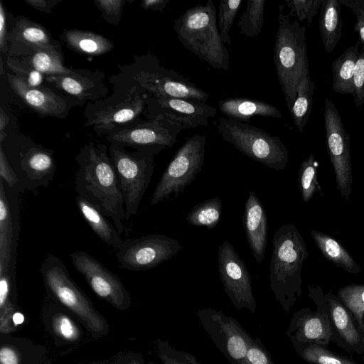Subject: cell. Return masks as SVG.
Here are the masks:
<instances>
[{"label": "cell", "mask_w": 364, "mask_h": 364, "mask_svg": "<svg viewBox=\"0 0 364 364\" xmlns=\"http://www.w3.org/2000/svg\"><path fill=\"white\" fill-rule=\"evenodd\" d=\"M78 168L75 176L77 196L95 205L120 233L126 220L124 199L116 171L105 146L92 144L85 146L76 156Z\"/></svg>", "instance_id": "6da1fadb"}, {"label": "cell", "mask_w": 364, "mask_h": 364, "mask_svg": "<svg viewBox=\"0 0 364 364\" xmlns=\"http://www.w3.org/2000/svg\"><path fill=\"white\" fill-rule=\"evenodd\" d=\"M309 252L296 227L284 224L272 238L269 286L276 301L288 314L302 294L301 269Z\"/></svg>", "instance_id": "7a4b0ae2"}, {"label": "cell", "mask_w": 364, "mask_h": 364, "mask_svg": "<svg viewBox=\"0 0 364 364\" xmlns=\"http://www.w3.org/2000/svg\"><path fill=\"white\" fill-rule=\"evenodd\" d=\"M283 13L279 6L278 28L274 45V63L287 108L291 112L299 84L310 76L306 28Z\"/></svg>", "instance_id": "3957f363"}, {"label": "cell", "mask_w": 364, "mask_h": 364, "mask_svg": "<svg viewBox=\"0 0 364 364\" xmlns=\"http://www.w3.org/2000/svg\"><path fill=\"white\" fill-rule=\"evenodd\" d=\"M213 0L187 9L174 22L173 28L183 46L213 68L228 70L230 55L222 42Z\"/></svg>", "instance_id": "277c9868"}, {"label": "cell", "mask_w": 364, "mask_h": 364, "mask_svg": "<svg viewBox=\"0 0 364 364\" xmlns=\"http://www.w3.org/2000/svg\"><path fill=\"white\" fill-rule=\"evenodd\" d=\"M217 128L225 141L252 160L276 171L286 168L289 151L278 136L249 123L223 117L218 120Z\"/></svg>", "instance_id": "5b68a950"}, {"label": "cell", "mask_w": 364, "mask_h": 364, "mask_svg": "<svg viewBox=\"0 0 364 364\" xmlns=\"http://www.w3.org/2000/svg\"><path fill=\"white\" fill-rule=\"evenodd\" d=\"M40 273L48 293L79 317L90 331L101 333L105 330V320L72 279L64 262L58 257L48 255L41 264Z\"/></svg>", "instance_id": "8992f818"}, {"label": "cell", "mask_w": 364, "mask_h": 364, "mask_svg": "<svg viewBox=\"0 0 364 364\" xmlns=\"http://www.w3.org/2000/svg\"><path fill=\"white\" fill-rule=\"evenodd\" d=\"M206 136L195 134L187 139L176 151L164 170L152 194L150 203L156 205L176 198L196 179L202 171Z\"/></svg>", "instance_id": "52a82bcc"}, {"label": "cell", "mask_w": 364, "mask_h": 364, "mask_svg": "<svg viewBox=\"0 0 364 364\" xmlns=\"http://www.w3.org/2000/svg\"><path fill=\"white\" fill-rule=\"evenodd\" d=\"M155 154L146 150L129 153L121 146H111L110 157L123 196L127 220L137 214L151 180Z\"/></svg>", "instance_id": "ba28073f"}, {"label": "cell", "mask_w": 364, "mask_h": 364, "mask_svg": "<svg viewBox=\"0 0 364 364\" xmlns=\"http://www.w3.org/2000/svg\"><path fill=\"white\" fill-rule=\"evenodd\" d=\"M196 315L213 344L230 364H249L250 334L237 319L212 308L199 309Z\"/></svg>", "instance_id": "9c48e42d"}, {"label": "cell", "mask_w": 364, "mask_h": 364, "mask_svg": "<svg viewBox=\"0 0 364 364\" xmlns=\"http://www.w3.org/2000/svg\"><path fill=\"white\" fill-rule=\"evenodd\" d=\"M182 249L181 243L164 234H151L123 240L116 254L119 266L145 271L169 260Z\"/></svg>", "instance_id": "30bf717a"}, {"label": "cell", "mask_w": 364, "mask_h": 364, "mask_svg": "<svg viewBox=\"0 0 364 364\" xmlns=\"http://www.w3.org/2000/svg\"><path fill=\"white\" fill-rule=\"evenodd\" d=\"M309 297L316 310L304 307L291 316L286 335L291 343H314L327 347L333 341V331L326 294L319 286H309Z\"/></svg>", "instance_id": "8fae6325"}, {"label": "cell", "mask_w": 364, "mask_h": 364, "mask_svg": "<svg viewBox=\"0 0 364 364\" xmlns=\"http://www.w3.org/2000/svg\"><path fill=\"white\" fill-rule=\"evenodd\" d=\"M323 118L327 151L334 170L337 188L348 202L353 184L350 134L346 132L336 106L328 97L325 100Z\"/></svg>", "instance_id": "7c38bea8"}, {"label": "cell", "mask_w": 364, "mask_h": 364, "mask_svg": "<svg viewBox=\"0 0 364 364\" xmlns=\"http://www.w3.org/2000/svg\"><path fill=\"white\" fill-rule=\"evenodd\" d=\"M218 266L224 290L234 306L255 313L256 301L248 269L227 240L218 246Z\"/></svg>", "instance_id": "4fadbf2b"}, {"label": "cell", "mask_w": 364, "mask_h": 364, "mask_svg": "<svg viewBox=\"0 0 364 364\" xmlns=\"http://www.w3.org/2000/svg\"><path fill=\"white\" fill-rule=\"evenodd\" d=\"M73 267L99 297L119 310L131 304L129 293L120 278L87 252L77 250L70 254Z\"/></svg>", "instance_id": "5bb4252c"}, {"label": "cell", "mask_w": 364, "mask_h": 364, "mask_svg": "<svg viewBox=\"0 0 364 364\" xmlns=\"http://www.w3.org/2000/svg\"><path fill=\"white\" fill-rule=\"evenodd\" d=\"M185 129L161 116H157L149 122L113 134L109 140L115 146H130L138 150L158 154L167 147L173 146L177 141L178 134Z\"/></svg>", "instance_id": "9a60e30c"}, {"label": "cell", "mask_w": 364, "mask_h": 364, "mask_svg": "<svg viewBox=\"0 0 364 364\" xmlns=\"http://www.w3.org/2000/svg\"><path fill=\"white\" fill-rule=\"evenodd\" d=\"M145 90L153 95L193 100L207 102L209 95L198 87L188 78L160 65L156 58H152L147 68L138 77Z\"/></svg>", "instance_id": "2e32d148"}, {"label": "cell", "mask_w": 364, "mask_h": 364, "mask_svg": "<svg viewBox=\"0 0 364 364\" xmlns=\"http://www.w3.org/2000/svg\"><path fill=\"white\" fill-rule=\"evenodd\" d=\"M18 188H10L0 178V275L8 273L15 281L18 241Z\"/></svg>", "instance_id": "e0dca14e"}, {"label": "cell", "mask_w": 364, "mask_h": 364, "mask_svg": "<svg viewBox=\"0 0 364 364\" xmlns=\"http://www.w3.org/2000/svg\"><path fill=\"white\" fill-rule=\"evenodd\" d=\"M148 102L152 118L161 116L186 129L206 127L217 114L214 107L193 100L153 95Z\"/></svg>", "instance_id": "ac0fdd59"}, {"label": "cell", "mask_w": 364, "mask_h": 364, "mask_svg": "<svg viewBox=\"0 0 364 364\" xmlns=\"http://www.w3.org/2000/svg\"><path fill=\"white\" fill-rule=\"evenodd\" d=\"M18 178L19 190L35 191L47 188L56 171L53 152L40 147L31 146L21 150L16 162L10 164Z\"/></svg>", "instance_id": "d6986e66"}, {"label": "cell", "mask_w": 364, "mask_h": 364, "mask_svg": "<svg viewBox=\"0 0 364 364\" xmlns=\"http://www.w3.org/2000/svg\"><path fill=\"white\" fill-rule=\"evenodd\" d=\"M331 321L333 341L343 349L357 354L364 353V340L354 323L350 312L339 298L331 292L326 294Z\"/></svg>", "instance_id": "ffe728a7"}, {"label": "cell", "mask_w": 364, "mask_h": 364, "mask_svg": "<svg viewBox=\"0 0 364 364\" xmlns=\"http://www.w3.org/2000/svg\"><path fill=\"white\" fill-rule=\"evenodd\" d=\"M242 223L252 255L258 264L264 259L267 244V217L258 197L250 190L245 204Z\"/></svg>", "instance_id": "44dd1931"}, {"label": "cell", "mask_w": 364, "mask_h": 364, "mask_svg": "<svg viewBox=\"0 0 364 364\" xmlns=\"http://www.w3.org/2000/svg\"><path fill=\"white\" fill-rule=\"evenodd\" d=\"M7 79L16 94L38 113L57 116L64 112L66 103L51 90L31 87L20 77L11 74H7Z\"/></svg>", "instance_id": "7402d4cb"}, {"label": "cell", "mask_w": 364, "mask_h": 364, "mask_svg": "<svg viewBox=\"0 0 364 364\" xmlns=\"http://www.w3.org/2000/svg\"><path fill=\"white\" fill-rule=\"evenodd\" d=\"M219 110L228 119L249 123L254 116L281 119L282 113L274 106L261 100L234 97L218 102Z\"/></svg>", "instance_id": "603a6c76"}, {"label": "cell", "mask_w": 364, "mask_h": 364, "mask_svg": "<svg viewBox=\"0 0 364 364\" xmlns=\"http://www.w3.org/2000/svg\"><path fill=\"white\" fill-rule=\"evenodd\" d=\"M75 202L80 215L97 236L107 245L118 250L123 240L108 218L95 205L80 196L75 198Z\"/></svg>", "instance_id": "cb8c5ba5"}, {"label": "cell", "mask_w": 364, "mask_h": 364, "mask_svg": "<svg viewBox=\"0 0 364 364\" xmlns=\"http://www.w3.org/2000/svg\"><path fill=\"white\" fill-rule=\"evenodd\" d=\"M360 41L346 49L333 61L332 89L336 93L351 94L354 96L353 75L359 55Z\"/></svg>", "instance_id": "d4e9b609"}, {"label": "cell", "mask_w": 364, "mask_h": 364, "mask_svg": "<svg viewBox=\"0 0 364 364\" xmlns=\"http://www.w3.org/2000/svg\"><path fill=\"white\" fill-rule=\"evenodd\" d=\"M318 26L325 50L331 53L342 36L343 21L338 0H323Z\"/></svg>", "instance_id": "484cf974"}, {"label": "cell", "mask_w": 364, "mask_h": 364, "mask_svg": "<svg viewBox=\"0 0 364 364\" xmlns=\"http://www.w3.org/2000/svg\"><path fill=\"white\" fill-rule=\"evenodd\" d=\"M311 236L323 256L333 264L352 274L361 272L359 264L344 247L331 235L313 230L311 231Z\"/></svg>", "instance_id": "4316f807"}, {"label": "cell", "mask_w": 364, "mask_h": 364, "mask_svg": "<svg viewBox=\"0 0 364 364\" xmlns=\"http://www.w3.org/2000/svg\"><path fill=\"white\" fill-rule=\"evenodd\" d=\"M146 99L145 95L136 93L124 102L96 114L90 124L102 127L132 120L144 110Z\"/></svg>", "instance_id": "83f0119b"}, {"label": "cell", "mask_w": 364, "mask_h": 364, "mask_svg": "<svg viewBox=\"0 0 364 364\" xmlns=\"http://www.w3.org/2000/svg\"><path fill=\"white\" fill-rule=\"evenodd\" d=\"M64 40L73 50L81 53L99 55L109 52L113 44L104 36L80 30H68L63 34Z\"/></svg>", "instance_id": "f1b7e54d"}, {"label": "cell", "mask_w": 364, "mask_h": 364, "mask_svg": "<svg viewBox=\"0 0 364 364\" xmlns=\"http://www.w3.org/2000/svg\"><path fill=\"white\" fill-rule=\"evenodd\" d=\"M315 89V83L310 76L305 77L298 85L296 97L290 113L300 132H303L311 113Z\"/></svg>", "instance_id": "f546056e"}, {"label": "cell", "mask_w": 364, "mask_h": 364, "mask_svg": "<svg viewBox=\"0 0 364 364\" xmlns=\"http://www.w3.org/2000/svg\"><path fill=\"white\" fill-rule=\"evenodd\" d=\"M222 207V200L219 197L207 199L193 206L186 220L191 225L212 230L220 220Z\"/></svg>", "instance_id": "4dcf8cb0"}, {"label": "cell", "mask_w": 364, "mask_h": 364, "mask_svg": "<svg viewBox=\"0 0 364 364\" xmlns=\"http://www.w3.org/2000/svg\"><path fill=\"white\" fill-rule=\"evenodd\" d=\"M296 354L310 364H358L352 359L338 355L326 346L314 343H291Z\"/></svg>", "instance_id": "1f68e13d"}, {"label": "cell", "mask_w": 364, "mask_h": 364, "mask_svg": "<svg viewBox=\"0 0 364 364\" xmlns=\"http://www.w3.org/2000/svg\"><path fill=\"white\" fill-rule=\"evenodd\" d=\"M29 64L31 68L50 76L70 74L72 71L63 65L61 55L53 47L33 50Z\"/></svg>", "instance_id": "d6a6232c"}, {"label": "cell", "mask_w": 364, "mask_h": 364, "mask_svg": "<svg viewBox=\"0 0 364 364\" xmlns=\"http://www.w3.org/2000/svg\"><path fill=\"white\" fill-rule=\"evenodd\" d=\"M266 0H248L243 13L237 21L241 34L255 37L261 33L264 24Z\"/></svg>", "instance_id": "836d02e7"}, {"label": "cell", "mask_w": 364, "mask_h": 364, "mask_svg": "<svg viewBox=\"0 0 364 364\" xmlns=\"http://www.w3.org/2000/svg\"><path fill=\"white\" fill-rule=\"evenodd\" d=\"M14 38L33 49V50L53 47L46 31L40 25L27 20L16 23Z\"/></svg>", "instance_id": "e575fe53"}, {"label": "cell", "mask_w": 364, "mask_h": 364, "mask_svg": "<svg viewBox=\"0 0 364 364\" xmlns=\"http://www.w3.org/2000/svg\"><path fill=\"white\" fill-rule=\"evenodd\" d=\"M337 296L352 314L361 333L363 330L364 284H352L338 290Z\"/></svg>", "instance_id": "d590c367"}, {"label": "cell", "mask_w": 364, "mask_h": 364, "mask_svg": "<svg viewBox=\"0 0 364 364\" xmlns=\"http://www.w3.org/2000/svg\"><path fill=\"white\" fill-rule=\"evenodd\" d=\"M318 163L310 154L301 164L299 171V186L304 202L307 203L321 188L317 178Z\"/></svg>", "instance_id": "8d00e7d4"}, {"label": "cell", "mask_w": 364, "mask_h": 364, "mask_svg": "<svg viewBox=\"0 0 364 364\" xmlns=\"http://www.w3.org/2000/svg\"><path fill=\"white\" fill-rule=\"evenodd\" d=\"M9 272L0 275V331L7 333L12 330L11 321L14 307L9 299L12 284Z\"/></svg>", "instance_id": "74e56055"}, {"label": "cell", "mask_w": 364, "mask_h": 364, "mask_svg": "<svg viewBox=\"0 0 364 364\" xmlns=\"http://www.w3.org/2000/svg\"><path fill=\"white\" fill-rule=\"evenodd\" d=\"M241 4V0H220L219 2L217 25L220 39L224 44H230V31Z\"/></svg>", "instance_id": "f35d334b"}, {"label": "cell", "mask_w": 364, "mask_h": 364, "mask_svg": "<svg viewBox=\"0 0 364 364\" xmlns=\"http://www.w3.org/2000/svg\"><path fill=\"white\" fill-rule=\"evenodd\" d=\"M47 80L75 97L82 98L90 96L88 91L91 89V84L72 73L63 75L48 76Z\"/></svg>", "instance_id": "ab89813d"}, {"label": "cell", "mask_w": 364, "mask_h": 364, "mask_svg": "<svg viewBox=\"0 0 364 364\" xmlns=\"http://www.w3.org/2000/svg\"><path fill=\"white\" fill-rule=\"evenodd\" d=\"M156 349L163 364H201L194 355L176 348L168 341L158 340Z\"/></svg>", "instance_id": "60d3db41"}, {"label": "cell", "mask_w": 364, "mask_h": 364, "mask_svg": "<svg viewBox=\"0 0 364 364\" xmlns=\"http://www.w3.org/2000/svg\"><path fill=\"white\" fill-rule=\"evenodd\" d=\"M323 0H286L284 2L290 9V16H296L299 21L306 20L310 26L314 17L321 9Z\"/></svg>", "instance_id": "b9f144b4"}, {"label": "cell", "mask_w": 364, "mask_h": 364, "mask_svg": "<svg viewBox=\"0 0 364 364\" xmlns=\"http://www.w3.org/2000/svg\"><path fill=\"white\" fill-rule=\"evenodd\" d=\"M354 103L357 108L364 104V44L362 45L353 75Z\"/></svg>", "instance_id": "7bdbcfd3"}, {"label": "cell", "mask_w": 364, "mask_h": 364, "mask_svg": "<svg viewBox=\"0 0 364 364\" xmlns=\"http://www.w3.org/2000/svg\"><path fill=\"white\" fill-rule=\"evenodd\" d=\"M249 364H274L270 353L261 341L250 335L247 352Z\"/></svg>", "instance_id": "ee69618b"}, {"label": "cell", "mask_w": 364, "mask_h": 364, "mask_svg": "<svg viewBox=\"0 0 364 364\" xmlns=\"http://www.w3.org/2000/svg\"><path fill=\"white\" fill-rule=\"evenodd\" d=\"M53 326L56 333L65 340L75 341L79 338L77 327L66 315H57L53 319Z\"/></svg>", "instance_id": "f6af8a7d"}, {"label": "cell", "mask_w": 364, "mask_h": 364, "mask_svg": "<svg viewBox=\"0 0 364 364\" xmlns=\"http://www.w3.org/2000/svg\"><path fill=\"white\" fill-rule=\"evenodd\" d=\"M124 3L122 0L95 1V4L102 13V17L111 23L119 22Z\"/></svg>", "instance_id": "bcb514c9"}, {"label": "cell", "mask_w": 364, "mask_h": 364, "mask_svg": "<svg viewBox=\"0 0 364 364\" xmlns=\"http://www.w3.org/2000/svg\"><path fill=\"white\" fill-rule=\"evenodd\" d=\"M340 4L350 8L356 16L353 30L358 33L360 45L364 44V0H338Z\"/></svg>", "instance_id": "7dc6e473"}, {"label": "cell", "mask_w": 364, "mask_h": 364, "mask_svg": "<svg viewBox=\"0 0 364 364\" xmlns=\"http://www.w3.org/2000/svg\"><path fill=\"white\" fill-rule=\"evenodd\" d=\"M0 178L10 188H18V178L10 165L1 144L0 146Z\"/></svg>", "instance_id": "c3c4849f"}, {"label": "cell", "mask_w": 364, "mask_h": 364, "mask_svg": "<svg viewBox=\"0 0 364 364\" xmlns=\"http://www.w3.org/2000/svg\"><path fill=\"white\" fill-rule=\"evenodd\" d=\"M6 29V15L2 2L0 1V48L5 54L7 52Z\"/></svg>", "instance_id": "681fc988"}, {"label": "cell", "mask_w": 364, "mask_h": 364, "mask_svg": "<svg viewBox=\"0 0 364 364\" xmlns=\"http://www.w3.org/2000/svg\"><path fill=\"white\" fill-rule=\"evenodd\" d=\"M1 364H19V357L17 352L9 346H3L0 350Z\"/></svg>", "instance_id": "f907efd6"}, {"label": "cell", "mask_w": 364, "mask_h": 364, "mask_svg": "<svg viewBox=\"0 0 364 364\" xmlns=\"http://www.w3.org/2000/svg\"><path fill=\"white\" fill-rule=\"evenodd\" d=\"M25 1L36 9L46 13H50L52 8L58 2L56 0H25Z\"/></svg>", "instance_id": "816d5d0a"}, {"label": "cell", "mask_w": 364, "mask_h": 364, "mask_svg": "<svg viewBox=\"0 0 364 364\" xmlns=\"http://www.w3.org/2000/svg\"><path fill=\"white\" fill-rule=\"evenodd\" d=\"M169 0H144L141 2V5L144 9L163 12Z\"/></svg>", "instance_id": "f5cc1de1"}, {"label": "cell", "mask_w": 364, "mask_h": 364, "mask_svg": "<svg viewBox=\"0 0 364 364\" xmlns=\"http://www.w3.org/2000/svg\"><path fill=\"white\" fill-rule=\"evenodd\" d=\"M9 122V118L4 109L0 108V144H2L4 139L6 136L4 129Z\"/></svg>", "instance_id": "db71d44e"}, {"label": "cell", "mask_w": 364, "mask_h": 364, "mask_svg": "<svg viewBox=\"0 0 364 364\" xmlns=\"http://www.w3.org/2000/svg\"><path fill=\"white\" fill-rule=\"evenodd\" d=\"M11 319L14 326H18L23 323L24 316L21 312H15L13 314Z\"/></svg>", "instance_id": "11a10c76"}, {"label": "cell", "mask_w": 364, "mask_h": 364, "mask_svg": "<svg viewBox=\"0 0 364 364\" xmlns=\"http://www.w3.org/2000/svg\"><path fill=\"white\" fill-rule=\"evenodd\" d=\"M363 332H362V335H363V340H364V315H363Z\"/></svg>", "instance_id": "9f6ffc18"}, {"label": "cell", "mask_w": 364, "mask_h": 364, "mask_svg": "<svg viewBox=\"0 0 364 364\" xmlns=\"http://www.w3.org/2000/svg\"><path fill=\"white\" fill-rule=\"evenodd\" d=\"M3 73L2 60H1V75Z\"/></svg>", "instance_id": "6f0895ef"}, {"label": "cell", "mask_w": 364, "mask_h": 364, "mask_svg": "<svg viewBox=\"0 0 364 364\" xmlns=\"http://www.w3.org/2000/svg\"><path fill=\"white\" fill-rule=\"evenodd\" d=\"M133 364H141L139 362H136V361H134V363Z\"/></svg>", "instance_id": "680465c9"}, {"label": "cell", "mask_w": 364, "mask_h": 364, "mask_svg": "<svg viewBox=\"0 0 364 364\" xmlns=\"http://www.w3.org/2000/svg\"><path fill=\"white\" fill-rule=\"evenodd\" d=\"M149 364H158V363H154V362H150Z\"/></svg>", "instance_id": "91938a15"}]
</instances>
